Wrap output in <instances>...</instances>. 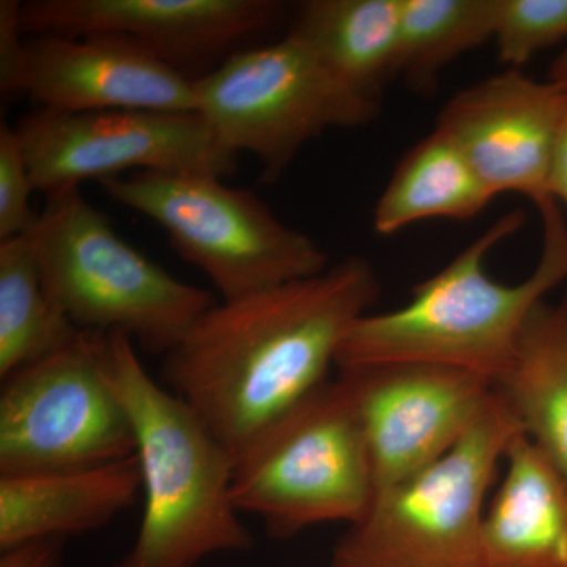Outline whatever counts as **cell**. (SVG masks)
Listing matches in <instances>:
<instances>
[{"label": "cell", "mask_w": 567, "mask_h": 567, "mask_svg": "<svg viewBox=\"0 0 567 567\" xmlns=\"http://www.w3.org/2000/svg\"><path fill=\"white\" fill-rule=\"evenodd\" d=\"M379 292L372 265L350 256L311 278L223 300L164 354V385L235 458L330 380L346 334Z\"/></svg>", "instance_id": "cell-1"}, {"label": "cell", "mask_w": 567, "mask_h": 567, "mask_svg": "<svg viewBox=\"0 0 567 567\" xmlns=\"http://www.w3.org/2000/svg\"><path fill=\"white\" fill-rule=\"evenodd\" d=\"M537 210L543 252L527 279L498 282L484 267L488 252L524 227L525 213L514 210L417 284L409 303L358 319L339 347L336 368L442 365L484 377L495 386L513 364L529 317L567 279V223L559 203L550 197Z\"/></svg>", "instance_id": "cell-2"}, {"label": "cell", "mask_w": 567, "mask_h": 567, "mask_svg": "<svg viewBox=\"0 0 567 567\" xmlns=\"http://www.w3.org/2000/svg\"><path fill=\"white\" fill-rule=\"evenodd\" d=\"M103 353L132 420L145 495L136 540L112 567H196L210 555L251 550L252 535L234 502L233 454L152 379L132 339L103 334Z\"/></svg>", "instance_id": "cell-3"}, {"label": "cell", "mask_w": 567, "mask_h": 567, "mask_svg": "<svg viewBox=\"0 0 567 567\" xmlns=\"http://www.w3.org/2000/svg\"><path fill=\"white\" fill-rule=\"evenodd\" d=\"M29 237L48 297L78 330L164 357L216 305L126 244L80 188L47 196Z\"/></svg>", "instance_id": "cell-4"}, {"label": "cell", "mask_w": 567, "mask_h": 567, "mask_svg": "<svg viewBox=\"0 0 567 567\" xmlns=\"http://www.w3.org/2000/svg\"><path fill=\"white\" fill-rule=\"evenodd\" d=\"M233 495L275 539L327 522L352 527L368 514L374 475L349 372L327 380L234 458Z\"/></svg>", "instance_id": "cell-5"}, {"label": "cell", "mask_w": 567, "mask_h": 567, "mask_svg": "<svg viewBox=\"0 0 567 567\" xmlns=\"http://www.w3.org/2000/svg\"><path fill=\"white\" fill-rule=\"evenodd\" d=\"M524 432L495 390L453 450L374 498L331 567H476L487 492Z\"/></svg>", "instance_id": "cell-6"}, {"label": "cell", "mask_w": 567, "mask_h": 567, "mask_svg": "<svg viewBox=\"0 0 567 567\" xmlns=\"http://www.w3.org/2000/svg\"><path fill=\"white\" fill-rule=\"evenodd\" d=\"M100 185L115 203L162 226L174 251L199 268L224 301L330 267L309 235L276 218L249 189L224 185L223 178L137 171Z\"/></svg>", "instance_id": "cell-7"}, {"label": "cell", "mask_w": 567, "mask_h": 567, "mask_svg": "<svg viewBox=\"0 0 567 567\" xmlns=\"http://www.w3.org/2000/svg\"><path fill=\"white\" fill-rule=\"evenodd\" d=\"M197 114L227 151L251 153L262 181H278L309 141L374 121L380 103L339 80L292 33L234 52L194 80Z\"/></svg>", "instance_id": "cell-8"}, {"label": "cell", "mask_w": 567, "mask_h": 567, "mask_svg": "<svg viewBox=\"0 0 567 567\" xmlns=\"http://www.w3.org/2000/svg\"><path fill=\"white\" fill-rule=\"evenodd\" d=\"M2 382L0 475L89 468L136 454L132 420L107 375L103 334L80 331Z\"/></svg>", "instance_id": "cell-9"}, {"label": "cell", "mask_w": 567, "mask_h": 567, "mask_svg": "<svg viewBox=\"0 0 567 567\" xmlns=\"http://www.w3.org/2000/svg\"><path fill=\"white\" fill-rule=\"evenodd\" d=\"M35 192L137 173L233 177L238 155L224 148L197 112L37 110L14 126Z\"/></svg>", "instance_id": "cell-10"}, {"label": "cell", "mask_w": 567, "mask_h": 567, "mask_svg": "<svg viewBox=\"0 0 567 567\" xmlns=\"http://www.w3.org/2000/svg\"><path fill=\"white\" fill-rule=\"evenodd\" d=\"M282 11L275 0H32L22 3L21 21L32 35L125 37L197 80Z\"/></svg>", "instance_id": "cell-11"}, {"label": "cell", "mask_w": 567, "mask_h": 567, "mask_svg": "<svg viewBox=\"0 0 567 567\" xmlns=\"http://www.w3.org/2000/svg\"><path fill=\"white\" fill-rule=\"evenodd\" d=\"M338 371L349 372L357 386L375 496L453 450L494 393L491 380L442 365Z\"/></svg>", "instance_id": "cell-12"}, {"label": "cell", "mask_w": 567, "mask_h": 567, "mask_svg": "<svg viewBox=\"0 0 567 567\" xmlns=\"http://www.w3.org/2000/svg\"><path fill=\"white\" fill-rule=\"evenodd\" d=\"M567 121V89L509 69L456 93L435 130L461 148L494 196L550 199V175ZM555 199V197H554Z\"/></svg>", "instance_id": "cell-13"}, {"label": "cell", "mask_w": 567, "mask_h": 567, "mask_svg": "<svg viewBox=\"0 0 567 567\" xmlns=\"http://www.w3.org/2000/svg\"><path fill=\"white\" fill-rule=\"evenodd\" d=\"M18 93L55 112H197L192 78L111 33L28 39Z\"/></svg>", "instance_id": "cell-14"}, {"label": "cell", "mask_w": 567, "mask_h": 567, "mask_svg": "<svg viewBox=\"0 0 567 567\" xmlns=\"http://www.w3.org/2000/svg\"><path fill=\"white\" fill-rule=\"evenodd\" d=\"M141 492L136 454L89 468L0 475V548L106 527Z\"/></svg>", "instance_id": "cell-15"}, {"label": "cell", "mask_w": 567, "mask_h": 567, "mask_svg": "<svg viewBox=\"0 0 567 567\" xmlns=\"http://www.w3.org/2000/svg\"><path fill=\"white\" fill-rule=\"evenodd\" d=\"M487 506L476 567H567V476L522 432Z\"/></svg>", "instance_id": "cell-16"}, {"label": "cell", "mask_w": 567, "mask_h": 567, "mask_svg": "<svg viewBox=\"0 0 567 567\" xmlns=\"http://www.w3.org/2000/svg\"><path fill=\"white\" fill-rule=\"evenodd\" d=\"M401 21L402 0H309L289 33L349 87L380 103L398 76Z\"/></svg>", "instance_id": "cell-17"}, {"label": "cell", "mask_w": 567, "mask_h": 567, "mask_svg": "<svg viewBox=\"0 0 567 567\" xmlns=\"http://www.w3.org/2000/svg\"><path fill=\"white\" fill-rule=\"evenodd\" d=\"M495 390L525 435L567 476V292L537 306Z\"/></svg>", "instance_id": "cell-18"}, {"label": "cell", "mask_w": 567, "mask_h": 567, "mask_svg": "<svg viewBox=\"0 0 567 567\" xmlns=\"http://www.w3.org/2000/svg\"><path fill=\"white\" fill-rule=\"evenodd\" d=\"M494 194L446 134L434 130L406 152L377 200L372 224L377 234L394 235L425 219L470 221Z\"/></svg>", "instance_id": "cell-19"}, {"label": "cell", "mask_w": 567, "mask_h": 567, "mask_svg": "<svg viewBox=\"0 0 567 567\" xmlns=\"http://www.w3.org/2000/svg\"><path fill=\"white\" fill-rule=\"evenodd\" d=\"M80 331L48 297L29 234L0 241V379L58 352Z\"/></svg>", "instance_id": "cell-20"}, {"label": "cell", "mask_w": 567, "mask_h": 567, "mask_svg": "<svg viewBox=\"0 0 567 567\" xmlns=\"http://www.w3.org/2000/svg\"><path fill=\"white\" fill-rule=\"evenodd\" d=\"M502 0H402L398 76L431 93L440 73L466 52L494 41Z\"/></svg>", "instance_id": "cell-21"}, {"label": "cell", "mask_w": 567, "mask_h": 567, "mask_svg": "<svg viewBox=\"0 0 567 567\" xmlns=\"http://www.w3.org/2000/svg\"><path fill=\"white\" fill-rule=\"evenodd\" d=\"M567 39V0H502L494 41L499 62L520 70Z\"/></svg>", "instance_id": "cell-22"}, {"label": "cell", "mask_w": 567, "mask_h": 567, "mask_svg": "<svg viewBox=\"0 0 567 567\" xmlns=\"http://www.w3.org/2000/svg\"><path fill=\"white\" fill-rule=\"evenodd\" d=\"M35 192L17 128L0 123V241L31 233L37 221L31 196Z\"/></svg>", "instance_id": "cell-23"}, {"label": "cell", "mask_w": 567, "mask_h": 567, "mask_svg": "<svg viewBox=\"0 0 567 567\" xmlns=\"http://www.w3.org/2000/svg\"><path fill=\"white\" fill-rule=\"evenodd\" d=\"M22 3L0 2V91L6 96L18 95V81L24 62L25 41L21 21Z\"/></svg>", "instance_id": "cell-24"}, {"label": "cell", "mask_w": 567, "mask_h": 567, "mask_svg": "<svg viewBox=\"0 0 567 567\" xmlns=\"http://www.w3.org/2000/svg\"><path fill=\"white\" fill-rule=\"evenodd\" d=\"M63 543L61 537L31 540L2 550L0 567H61Z\"/></svg>", "instance_id": "cell-25"}, {"label": "cell", "mask_w": 567, "mask_h": 567, "mask_svg": "<svg viewBox=\"0 0 567 567\" xmlns=\"http://www.w3.org/2000/svg\"><path fill=\"white\" fill-rule=\"evenodd\" d=\"M550 194L567 207V121L559 137L550 175Z\"/></svg>", "instance_id": "cell-26"}, {"label": "cell", "mask_w": 567, "mask_h": 567, "mask_svg": "<svg viewBox=\"0 0 567 567\" xmlns=\"http://www.w3.org/2000/svg\"><path fill=\"white\" fill-rule=\"evenodd\" d=\"M548 81L554 82L559 87L567 89V47L551 63L550 71H548Z\"/></svg>", "instance_id": "cell-27"}]
</instances>
